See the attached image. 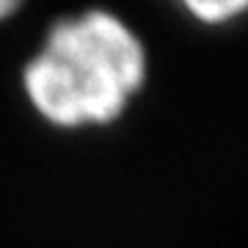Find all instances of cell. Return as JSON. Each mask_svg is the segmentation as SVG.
Instances as JSON below:
<instances>
[{
	"label": "cell",
	"mask_w": 248,
	"mask_h": 248,
	"mask_svg": "<svg viewBox=\"0 0 248 248\" xmlns=\"http://www.w3.org/2000/svg\"><path fill=\"white\" fill-rule=\"evenodd\" d=\"M149 75L143 39L119 14L89 9L55 19L22 66V91L58 130L122 119Z\"/></svg>",
	"instance_id": "6da1fadb"
},
{
	"label": "cell",
	"mask_w": 248,
	"mask_h": 248,
	"mask_svg": "<svg viewBox=\"0 0 248 248\" xmlns=\"http://www.w3.org/2000/svg\"><path fill=\"white\" fill-rule=\"evenodd\" d=\"M185 11H190L204 25H221L226 19L246 14L248 0H193V3H185Z\"/></svg>",
	"instance_id": "7a4b0ae2"
},
{
	"label": "cell",
	"mask_w": 248,
	"mask_h": 248,
	"mask_svg": "<svg viewBox=\"0 0 248 248\" xmlns=\"http://www.w3.org/2000/svg\"><path fill=\"white\" fill-rule=\"evenodd\" d=\"M22 9L17 0H0V22H6V19H11L17 11Z\"/></svg>",
	"instance_id": "3957f363"
}]
</instances>
